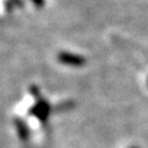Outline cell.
<instances>
[{
  "label": "cell",
  "instance_id": "obj_1",
  "mask_svg": "<svg viewBox=\"0 0 148 148\" xmlns=\"http://www.w3.org/2000/svg\"><path fill=\"white\" fill-rule=\"evenodd\" d=\"M58 62L66 66H72V67H82L85 64V58L80 54L71 53V52H61L57 56Z\"/></svg>",
  "mask_w": 148,
  "mask_h": 148
},
{
  "label": "cell",
  "instance_id": "obj_2",
  "mask_svg": "<svg viewBox=\"0 0 148 148\" xmlns=\"http://www.w3.org/2000/svg\"><path fill=\"white\" fill-rule=\"evenodd\" d=\"M49 111H51L49 105L46 103V101L40 100L38 103L31 109V114L35 115L37 119L41 120V121H46L48 117V115H49Z\"/></svg>",
  "mask_w": 148,
  "mask_h": 148
},
{
  "label": "cell",
  "instance_id": "obj_3",
  "mask_svg": "<svg viewBox=\"0 0 148 148\" xmlns=\"http://www.w3.org/2000/svg\"><path fill=\"white\" fill-rule=\"evenodd\" d=\"M15 126H16V131H17L18 137H20L22 141H27V140H29L30 130H29V127H27V125L24 121H21V120H16V121H15Z\"/></svg>",
  "mask_w": 148,
  "mask_h": 148
},
{
  "label": "cell",
  "instance_id": "obj_4",
  "mask_svg": "<svg viewBox=\"0 0 148 148\" xmlns=\"http://www.w3.org/2000/svg\"><path fill=\"white\" fill-rule=\"evenodd\" d=\"M32 3H34L36 6H38V8H42L45 5V0H32Z\"/></svg>",
  "mask_w": 148,
  "mask_h": 148
}]
</instances>
